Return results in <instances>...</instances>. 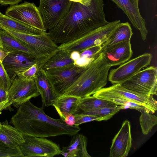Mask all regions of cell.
<instances>
[{
	"mask_svg": "<svg viewBox=\"0 0 157 157\" xmlns=\"http://www.w3.org/2000/svg\"><path fill=\"white\" fill-rule=\"evenodd\" d=\"M103 0H93L88 6L72 2L65 16L47 33L57 44L72 42L108 24Z\"/></svg>",
	"mask_w": 157,
	"mask_h": 157,
	"instance_id": "obj_1",
	"label": "cell"
},
{
	"mask_svg": "<svg viewBox=\"0 0 157 157\" xmlns=\"http://www.w3.org/2000/svg\"><path fill=\"white\" fill-rule=\"evenodd\" d=\"M10 123L24 136L47 137L62 135L73 136L80 130L79 126L67 125L61 119L47 115L42 108L33 105L29 100L21 104Z\"/></svg>",
	"mask_w": 157,
	"mask_h": 157,
	"instance_id": "obj_2",
	"label": "cell"
},
{
	"mask_svg": "<svg viewBox=\"0 0 157 157\" xmlns=\"http://www.w3.org/2000/svg\"><path fill=\"white\" fill-rule=\"evenodd\" d=\"M111 67L101 52L96 59L85 67L76 80L62 96L82 98L93 94L106 85Z\"/></svg>",
	"mask_w": 157,
	"mask_h": 157,
	"instance_id": "obj_3",
	"label": "cell"
},
{
	"mask_svg": "<svg viewBox=\"0 0 157 157\" xmlns=\"http://www.w3.org/2000/svg\"><path fill=\"white\" fill-rule=\"evenodd\" d=\"M10 34L27 45L36 59L38 70L59 49L46 32L38 35L23 33L0 27Z\"/></svg>",
	"mask_w": 157,
	"mask_h": 157,
	"instance_id": "obj_4",
	"label": "cell"
},
{
	"mask_svg": "<svg viewBox=\"0 0 157 157\" xmlns=\"http://www.w3.org/2000/svg\"><path fill=\"white\" fill-rule=\"evenodd\" d=\"M92 95L109 101L119 99L133 102L144 107L151 113H154L157 109V102L153 95L139 94L124 88L120 83L103 87Z\"/></svg>",
	"mask_w": 157,
	"mask_h": 157,
	"instance_id": "obj_5",
	"label": "cell"
},
{
	"mask_svg": "<svg viewBox=\"0 0 157 157\" xmlns=\"http://www.w3.org/2000/svg\"><path fill=\"white\" fill-rule=\"evenodd\" d=\"M120 22V20L109 22L72 42L59 45V48L66 50L71 54L74 51L80 53L91 47L102 45L109 38Z\"/></svg>",
	"mask_w": 157,
	"mask_h": 157,
	"instance_id": "obj_6",
	"label": "cell"
},
{
	"mask_svg": "<svg viewBox=\"0 0 157 157\" xmlns=\"http://www.w3.org/2000/svg\"><path fill=\"white\" fill-rule=\"evenodd\" d=\"M40 95L34 79L17 75L7 91L8 108L12 105L18 108L22 104Z\"/></svg>",
	"mask_w": 157,
	"mask_h": 157,
	"instance_id": "obj_7",
	"label": "cell"
},
{
	"mask_svg": "<svg viewBox=\"0 0 157 157\" xmlns=\"http://www.w3.org/2000/svg\"><path fill=\"white\" fill-rule=\"evenodd\" d=\"M85 67L74 64L44 70L57 97L62 96L73 84Z\"/></svg>",
	"mask_w": 157,
	"mask_h": 157,
	"instance_id": "obj_8",
	"label": "cell"
},
{
	"mask_svg": "<svg viewBox=\"0 0 157 157\" xmlns=\"http://www.w3.org/2000/svg\"><path fill=\"white\" fill-rule=\"evenodd\" d=\"M120 84L124 88L140 94L149 96L156 95L157 67L151 66L141 70Z\"/></svg>",
	"mask_w": 157,
	"mask_h": 157,
	"instance_id": "obj_9",
	"label": "cell"
},
{
	"mask_svg": "<svg viewBox=\"0 0 157 157\" xmlns=\"http://www.w3.org/2000/svg\"><path fill=\"white\" fill-rule=\"evenodd\" d=\"M72 2L69 0H40L38 9L46 31L54 27L65 16Z\"/></svg>",
	"mask_w": 157,
	"mask_h": 157,
	"instance_id": "obj_10",
	"label": "cell"
},
{
	"mask_svg": "<svg viewBox=\"0 0 157 157\" xmlns=\"http://www.w3.org/2000/svg\"><path fill=\"white\" fill-rule=\"evenodd\" d=\"M25 141L19 148L23 157H53L60 154L58 145L43 137L24 136Z\"/></svg>",
	"mask_w": 157,
	"mask_h": 157,
	"instance_id": "obj_11",
	"label": "cell"
},
{
	"mask_svg": "<svg viewBox=\"0 0 157 157\" xmlns=\"http://www.w3.org/2000/svg\"><path fill=\"white\" fill-rule=\"evenodd\" d=\"M152 58L151 54L146 53L128 60L117 68L111 69L108 80L113 84L121 83L149 65Z\"/></svg>",
	"mask_w": 157,
	"mask_h": 157,
	"instance_id": "obj_12",
	"label": "cell"
},
{
	"mask_svg": "<svg viewBox=\"0 0 157 157\" xmlns=\"http://www.w3.org/2000/svg\"><path fill=\"white\" fill-rule=\"evenodd\" d=\"M5 15L43 31L46 32L38 9L34 3L25 2L12 5L6 10Z\"/></svg>",
	"mask_w": 157,
	"mask_h": 157,
	"instance_id": "obj_13",
	"label": "cell"
},
{
	"mask_svg": "<svg viewBox=\"0 0 157 157\" xmlns=\"http://www.w3.org/2000/svg\"><path fill=\"white\" fill-rule=\"evenodd\" d=\"M36 63V59L33 56L19 52H9L2 62L12 82L17 75Z\"/></svg>",
	"mask_w": 157,
	"mask_h": 157,
	"instance_id": "obj_14",
	"label": "cell"
},
{
	"mask_svg": "<svg viewBox=\"0 0 157 157\" xmlns=\"http://www.w3.org/2000/svg\"><path fill=\"white\" fill-rule=\"evenodd\" d=\"M131 124L125 120L112 140L110 149L109 157H125L128 156L132 145Z\"/></svg>",
	"mask_w": 157,
	"mask_h": 157,
	"instance_id": "obj_15",
	"label": "cell"
},
{
	"mask_svg": "<svg viewBox=\"0 0 157 157\" xmlns=\"http://www.w3.org/2000/svg\"><path fill=\"white\" fill-rule=\"evenodd\" d=\"M125 13L133 26L140 32L143 40L148 33L145 20L142 16L138 5L134 0H111Z\"/></svg>",
	"mask_w": 157,
	"mask_h": 157,
	"instance_id": "obj_16",
	"label": "cell"
},
{
	"mask_svg": "<svg viewBox=\"0 0 157 157\" xmlns=\"http://www.w3.org/2000/svg\"><path fill=\"white\" fill-rule=\"evenodd\" d=\"M102 52L107 63L111 67L120 65L129 60L133 54L130 41L117 44Z\"/></svg>",
	"mask_w": 157,
	"mask_h": 157,
	"instance_id": "obj_17",
	"label": "cell"
},
{
	"mask_svg": "<svg viewBox=\"0 0 157 157\" xmlns=\"http://www.w3.org/2000/svg\"><path fill=\"white\" fill-rule=\"evenodd\" d=\"M34 79L41 96L42 106H53L57 97L48 81L44 71L41 68L38 70Z\"/></svg>",
	"mask_w": 157,
	"mask_h": 157,
	"instance_id": "obj_18",
	"label": "cell"
},
{
	"mask_svg": "<svg viewBox=\"0 0 157 157\" xmlns=\"http://www.w3.org/2000/svg\"><path fill=\"white\" fill-rule=\"evenodd\" d=\"M73 136L68 145L63 147L60 154L66 157H91L87 150V138L80 134Z\"/></svg>",
	"mask_w": 157,
	"mask_h": 157,
	"instance_id": "obj_19",
	"label": "cell"
},
{
	"mask_svg": "<svg viewBox=\"0 0 157 157\" xmlns=\"http://www.w3.org/2000/svg\"><path fill=\"white\" fill-rule=\"evenodd\" d=\"M0 140L9 147L16 148L25 141V136L17 129L9 124L8 121L1 123Z\"/></svg>",
	"mask_w": 157,
	"mask_h": 157,
	"instance_id": "obj_20",
	"label": "cell"
},
{
	"mask_svg": "<svg viewBox=\"0 0 157 157\" xmlns=\"http://www.w3.org/2000/svg\"><path fill=\"white\" fill-rule=\"evenodd\" d=\"M80 98L71 96H61L57 97L53 105L60 117L64 121L69 114H74L78 111Z\"/></svg>",
	"mask_w": 157,
	"mask_h": 157,
	"instance_id": "obj_21",
	"label": "cell"
},
{
	"mask_svg": "<svg viewBox=\"0 0 157 157\" xmlns=\"http://www.w3.org/2000/svg\"><path fill=\"white\" fill-rule=\"evenodd\" d=\"M133 33L128 22H120L109 38L101 45V52L104 49L124 41H130Z\"/></svg>",
	"mask_w": 157,
	"mask_h": 157,
	"instance_id": "obj_22",
	"label": "cell"
},
{
	"mask_svg": "<svg viewBox=\"0 0 157 157\" xmlns=\"http://www.w3.org/2000/svg\"><path fill=\"white\" fill-rule=\"evenodd\" d=\"M0 27L17 32L33 35H39L44 32L2 13L0 15Z\"/></svg>",
	"mask_w": 157,
	"mask_h": 157,
	"instance_id": "obj_23",
	"label": "cell"
},
{
	"mask_svg": "<svg viewBox=\"0 0 157 157\" xmlns=\"http://www.w3.org/2000/svg\"><path fill=\"white\" fill-rule=\"evenodd\" d=\"M0 33L3 46L1 49L2 50L8 52H24L34 57L32 52L26 44L3 29H0Z\"/></svg>",
	"mask_w": 157,
	"mask_h": 157,
	"instance_id": "obj_24",
	"label": "cell"
},
{
	"mask_svg": "<svg viewBox=\"0 0 157 157\" xmlns=\"http://www.w3.org/2000/svg\"><path fill=\"white\" fill-rule=\"evenodd\" d=\"M74 61L71 54L66 50L59 49L44 64L41 69L44 70L65 67L74 64Z\"/></svg>",
	"mask_w": 157,
	"mask_h": 157,
	"instance_id": "obj_25",
	"label": "cell"
},
{
	"mask_svg": "<svg viewBox=\"0 0 157 157\" xmlns=\"http://www.w3.org/2000/svg\"><path fill=\"white\" fill-rule=\"evenodd\" d=\"M117 105L110 101L97 98L93 96L80 98L78 110L75 113L88 112L104 107Z\"/></svg>",
	"mask_w": 157,
	"mask_h": 157,
	"instance_id": "obj_26",
	"label": "cell"
},
{
	"mask_svg": "<svg viewBox=\"0 0 157 157\" xmlns=\"http://www.w3.org/2000/svg\"><path fill=\"white\" fill-rule=\"evenodd\" d=\"M101 49V45H98L85 49L80 53L79 58L75 61L74 64L78 66L85 67L99 56Z\"/></svg>",
	"mask_w": 157,
	"mask_h": 157,
	"instance_id": "obj_27",
	"label": "cell"
},
{
	"mask_svg": "<svg viewBox=\"0 0 157 157\" xmlns=\"http://www.w3.org/2000/svg\"><path fill=\"white\" fill-rule=\"evenodd\" d=\"M124 109H126L124 106L117 105L115 106L102 107L88 112L76 113L97 117L99 118L97 121H100L110 119L119 111Z\"/></svg>",
	"mask_w": 157,
	"mask_h": 157,
	"instance_id": "obj_28",
	"label": "cell"
},
{
	"mask_svg": "<svg viewBox=\"0 0 157 157\" xmlns=\"http://www.w3.org/2000/svg\"><path fill=\"white\" fill-rule=\"evenodd\" d=\"M140 112L141 114L139 120L142 132L143 134L146 135L157 124V117L145 109H142Z\"/></svg>",
	"mask_w": 157,
	"mask_h": 157,
	"instance_id": "obj_29",
	"label": "cell"
},
{
	"mask_svg": "<svg viewBox=\"0 0 157 157\" xmlns=\"http://www.w3.org/2000/svg\"><path fill=\"white\" fill-rule=\"evenodd\" d=\"M23 157L19 147L11 148L0 140V157Z\"/></svg>",
	"mask_w": 157,
	"mask_h": 157,
	"instance_id": "obj_30",
	"label": "cell"
},
{
	"mask_svg": "<svg viewBox=\"0 0 157 157\" xmlns=\"http://www.w3.org/2000/svg\"><path fill=\"white\" fill-rule=\"evenodd\" d=\"M12 81L5 69L2 63H0V86L7 91Z\"/></svg>",
	"mask_w": 157,
	"mask_h": 157,
	"instance_id": "obj_31",
	"label": "cell"
},
{
	"mask_svg": "<svg viewBox=\"0 0 157 157\" xmlns=\"http://www.w3.org/2000/svg\"><path fill=\"white\" fill-rule=\"evenodd\" d=\"M73 115L75 119V125L77 126L84 123L94 121H97L99 118L96 116L80 113H75Z\"/></svg>",
	"mask_w": 157,
	"mask_h": 157,
	"instance_id": "obj_32",
	"label": "cell"
},
{
	"mask_svg": "<svg viewBox=\"0 0 157 157\" xmlns=\"http://www.w3.org/2000/svg\"><path fill=\"white\" fill-rule=\"evenodd\" d=\"M38 67L37 64H35L18 75H21L27 78L34 79Z\"/></svg>",
	"mask_w": 157,
	"mask_h": 157,
	"instance_id": "obj_33",
	"label": "cell"
},
{
	"mask_svg": "<svg viewBox=\"0 0 157 157\" xmlns=\"http://www.w3.org/2000/svg\"><path fill=\"white\" fill-rule=\"evenodd\" d=\"M64 121L69 126L75 125V119L74 115L72 114L68 115L66 117Z\"/></svg>",
	"mask_w": 157,
	"mask_h": 157,
	"instance_id": "obj_34",
	"label": "cell"
},
{
	"mask_svg": "<svg viewBox=\"0 0 157 157\" xmlns=\"http://www.w3.org/2000/svg\"><path fill=\"white\" fill-rule=\"evenodd\" d=\"M22 0H1L2 5H13L17 4Z\"/></svg>",
	"mask_w": 157,
	"mask_h": 157,
	"instance_id": "obj_35",
	"label": "cell"
},
{
	"mask_svg": "<svg viewBox=\"0 0 157 157\" xmlns=\"http://www.w3.org/2000/svg\"><path fill=\"white\" fill-rule=\"evenodd\" d=\"M72 2H77L85 6H88L91 5L93 0H69Z\"/></svg>",
	"mask_w": 157,
	"mask_h": 157,
	"instance_id": "obj_36",
	"label": "cell"
},
{
	"mask_svg": "<svg viewBox=\"0 0 157 157\" xmlns=\"http://www.w3.org/2000/svg\"><path fill=\"white\" fill-rule=\"evenodd\" d=\"M71 58L75 61L77 60L80 57V53L77 51H74L71 53Z\"/></svg>",
	"mask_w": 157,
	"mask_h": 157,
	"instance_id": "obj_37",
	"label": "cell"
},
{
	"mask_svg": "<svg viewBox=\"0 0 157 157\" xmlns=\"http://www.w3.org/2000/svg\"><path fill=\"white\" fill-rule=\"evenodd\" d=\"M8 101H4L0 102V114L1 113L2 111L3 110L7 108V107L6 104L7 103ZM1 126V123L0 122V128Z\"/></svg>",
	"mask_w": 157,
	"mask_h": 157,
	"instance_id": "obj_38",
	"label": "cell"
},
{
	"mask_svg": "<svg viewBox=\"0 0 157 157\" xmlns=\"http://www.w3.org/2000/svg\"><path fill=\"white\" fill-rule=\"evenodd\" d=\"M9 53L4 51L0 48V63H2L3 60Z\"/></svg>",
	"mask_w": 157,
	"mask_h": 157,
	"instance_id": "obj_39",
	"label": "cell"
},
{
	"mask_svg": "<svg viewBox=\"0 0 157 157\" xmlns=\"http://www.w3.org/2000/svg\"><path fill=\"white\" fill-rule=\"evenodd\" d=\"M1 0H0V4L1 3Z\"/></svg>",
	"mask_w": 157,
	"mask_h": 157,
	"instance_id": "obj_40",
	"label": "cell"
},
{
	"mask_svg": "<svg viewBox=\"0 0 157 157\" xmlns=\"http://www.w3.org/2000/svg\"><path fill=\"white\" fill-rule=\"evenodd\" d=\"M1 14H2V13H1V12H0V15Z\"/></svg>",
	"mask_w": 157,
	"mask_h": 157,
	"instance_id": "obj_41",
	"label": "cell"
}]
</instances>
